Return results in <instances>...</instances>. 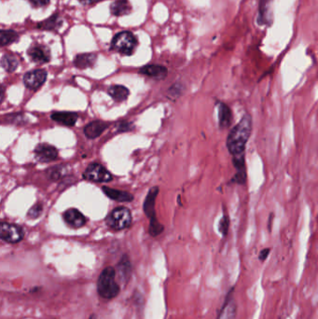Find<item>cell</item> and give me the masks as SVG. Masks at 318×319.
<instances>
[{
  "instance_id": "6da1fadb",
  "label": "cell",
  "mask_w": 318,
  "mask_h": 319,
  "mask_svg": "<svg viewBox=\"0 0 318 319\" xmlns=\"http://www.w3.org/2000/svg\"><path fill=\"white\" fill-rule=\"evenodd\" d=\"M252 123V117L246 113L229 132L226 145L232 159L246 158V149L251 137Z\"/></svg>"
},
{
  "instance_id": "7a4b0ae2",
  "label": "cell",
  "mask_w": 318,
  "mask_h": 319,
  "mask_svg": "<svg viewBox=\"0 0 318 319\" xmlns=\"http://www.w3.org/2000/svg\"><path fill=\"white\" fill-rule=\"evenodd\" d=\"M121 287L116 281V270L113 267L104 268L99 275L97 291L104 299H114L120 293Z\"/></svg>"
},
{
  "instance_id": "3957f363",
  "label": "cell",
  "mask_w": 318,
  "mask_h": 319,
  "mask_svg": "<svg viewBox=\"0 0 318 319\" xmlns=\"http://www.w3.org/2000/svg\"><path fill=\"white\" fill-rule=\"evenodd\" d=\"M159 193V188L153 187L149 192L146 197V200L144 202V212L150 219V224L148 231L150 235L157 236L160 233H162L164 231V226L159 223V221L156 219L155 215V201L156 197Z\"/></svg>"
},
{
  "instance_id": "277c9868",
  "label": "cell",
  "mask_w": 318,
  "mask_h": 319,
  "mask_svg": "<svg viewBox=\"0 0 318 319\" xmlns=\"http://www.w3.org/2000/svg\"><path fill=\"white\" fill-rule=\"evenodd\" d=\"M137 46V39L131 32L117 34L111 42V49L121 55H131Z\"/></svg>"
},
{
  "instance_id": "5b68a950",
  "label": "cell",
  "mask_w": 318,
  "mask_h": 319,
  "mask_svg": "<svg viewBox=\"0 0 318 319\" xmlns=\"http://www.w3.org/2000/svg\"><path fill=\"white\" fill-rule=\"evenodd\" d=\"M105 221L111 229L116 231H121L131 225L132 215L130 210L126 207H117L111 211Z\"/></svg>"
},
{
  "instance_id": "8992f818",
  "label": "cell",
  "mask_w": 318,
  "mask_h": 319,
  "mask_svg": "<svg viewBox=\"0 0 318 319\" xmlns=\"http://www.w3.org/2000/svg\"><path fill=\"white\" fill-rule=\"evenodd\" d=\"M83 177L87 180L93 182H110L112 180V176L109 171L104 168L103 165L93 163L88 165L86 170L83 174Z\"/></svg>"
},
{
  "instance_id": "52a82bcc",
  "label": "cell",
  "mask_w": 318,
  "mask_h": 319,
  "mask_svg": "<svg viewBox=\"0 0 318 319\" xmlns=\"http://www.w3.org/2000/svg\"><path fill=\"white\" fill-rule=\"evenodd\" d=\"M24 236L23 230L20 226L2 222L0 225V237L3 241L10 244H16L22 241Z\"/></svg>"
},
{
  "instance_id": "ba28073f",
  "label": "cell",
  "mask_w": 318,
  "mask_h": 319,
  "mask_svg": "<svg viewBox=\"0 0 318 319\" xmlns=\"http://www.w3.org/2000/svg\"><path fill=\"white\" fill-rule=\"evenodd\" d=\"M47 79V71L44 69H35L29 71L23 77V83L25 87L36 91L40 88Z\"/></svg>"
},
{
  "instance_id": "9c48e42d",
  "label": "cell",
  "mask_w": 318,
  "mask_h": 319,
  "mask_svg": "<svg viewBox=\"0 0 318 319\" xmlns=\"http://www.w3.org/2000/svg\"><path fill=\"white\" fill-rule=\"evenodd\" d=\"M237 314V304L234 298V290L231 288L227 294L225 301L220 309L218 319H235Z\"/></svg>"
},
{
  "instance_id": "30bf717a",
  "label": "cell",
  "mask_w": 318,
  "mask_h": 319,
  "mask_svg": "<svg viewBox=\"0 0 318 319\" xmlns=\"http://www.w3.org/2000/svg\"><path fill=\"white\" fill-rule=\"evenodd\" d=\"M35 158L40 163H49L58 157V151L54 146L48 144H39L35 149Z\"/></svg>"
},
{
  "instance_id": "8fae6325",
  "label": "cell",
  "mask_w": 318,
  "mask_h": 319,
  "mask_svg": "<svg viewBox=\"0 0 318 319\" xmlns=\"http://www.w3.org/2000/svg\"><path fill=\"white\" fill-rule=\"evenodd\" d=\"M271 4H272V0H258L257 22L259 25L270 26L272 24Z\"/></svg>"
},
{
  "instance_id": "7c38bea8",
  "label": "cell",
  "mask_w": 318,
  "mask_h": 319,
  "mask_svg": "<svg viewBox=\"0 0 318 319\" xmlns=\"http://www.w3.org/2000/svg\"><path fill=\"white\" fill-rule=\"evenodd\" d=\"M28 55L31 60L37 64L48 63L50 59L49 49L42 45H35L31 47L28 50Z\"/></svg>"
},
{
  "instance_id": "4fadbf2b",
  "label": "cell",
  "mask_w": 318,
  "mask_h": 319,
  "mask_svg": "<svg viewBox=\"0 0 318 319\" xmlns=\"http://www.w3.org/2000/svg\"><path fill=\"white\" fill-rule=\"evenodd\" d=\"M64 220L67 225L76 229L83 227L86 223L85 216L75 208L66 210L64 214Z\"/></svg>"
},
{
  "instance_id": "5bb4252c",
  "label": "cell",
  "mask_w": 318,
  "mask_h": 319,
  "mask_svg": "<svg viewBox=\"0 0 318 319\" xmlns=\"http://www.w3.org/2000/svg\"><path fill=\"white\" fill-rule=\"evenodd\" d=\"M233 121V114L232 110L229 105L220 102L219 104V124L220 129L224 130L231 125Z\"/></svg>"
},
{
  "instance_id": "9a60e30c",
  "label": "cell",
  "mask_w": 318,
  "mask_h": 319,
  "mask_svg": "<svg viewBox=\"0 0 318 319\" xmlns=\"http://www.w3.org/2000/svg\"><path fill=\"white\" fill-rule=\"evenodd\" d=\"M78 115L75 112L69 111H56L51 114L54 121L66 126H74L77 121Z\"/></svg>"
},
{
  "instance_id": "2e32d148",
  "label": "cell",
  "mask_w": 318,
  "mask_h": 319,
  "mask_svg": "<svg viewBox=\"0 0 318 319\" xmlns=\"http://www.w3.org/2000/svg\"><path fill=\"white\" fill-rule=\"evenodd\" d=\"M140 73L148 77H153L157 79H164L168 74L167 68L160 65H148L140 69Z\"/></svg>"
},
{
  "instance_id": "e0dca14e",
  "label": "cell",
  "mask_w": 318,
  "mask_h": 319,
  "mask_svg": "<svg viewBox=\"0 0 318 319\" xmlns=\"http://www.w3.org/2000/svg\"><path fill=\"white\" fill-rule=\"evenodd\" d=\"M109 123L102 121H94L89 123L87 126L84 128L85 136L91 139L100 137L104 130L109 127Z\"/></svg>"
},
{
  "instance_id": "ac0fdd59",
  "label": "cell",
  "mask_w": 318,
  "mask_h": 319,
  "mask_svg": "<svg viewBox=\"0 0 318 319\" xmlns=\"http://www.w3.org/2000/svg\"><path fill=\"white\" fill-rule=\"evenodd\" d=\"M103 192L107 196H109L110 199L117 201V202H131L134 200V196L131 193L123 192V191H118L114 189H110V188L103 187L102 188Z\"/></svg>"
},
{
  "instance_id": "d6986e66",
  "label": "cell",
  "mask_w": 318,
  "mask_h": 319,
  "mask_svg": "<svg viewBox=\"0 0 318 319\" xmlns=\"http://www.w3.org/2000/svg\"><path fill=\"white\" fill-rule=\"evenodd\" d=\"M132 7L128 0H115L110 6V11L115 16H123L129 14Z\"/></svg>"
},
{
  "instance_id": "ffe728a7",
  "label": "cell",
  "mask_w": 318,
  "mask_h": 319,
  "mask_svg": "<svg viewBox=\"0 0 318 319\" xmlns=\"http://www.w3.org/2000/svg\"><path fill=\"white\" fill-rule=\"evenodd\" d=\"M97 56L95 54H83L77 55L74 60V65L80 69H86L95 64Z\"/></svg>"
},
{
  "instance_id": "44dd1931",
  "label": "cell",
  "mask_w": 318,
  "mask_h": 319,
  "mask_svg": "<svg viewBox=\"0 0 318 319\" xmlns=\"http://www.w3.org/2000/svg\"><path fill=\"white\" fill-rule=\"evenodd\" d=\"M109 94L117 102H122L128 98L130 92L122 85H113L109 89Z\"/></svg>"
},
{
  "instance_id": "7402d4cb",
  "label": "cell",
  "mask_w": 318,
  "mask_h": 319,
  "mask_svg": "<svg viewBox=\"0 0 318 319\" xmlns=\"http://www.w3.org/2000/svg\"><path fill=\"white\" fill-rule=\"evenodd\" d=\"M1 66L6 71L11 73L16 70L17 67L19 66V61L15 55L7 54L1 59Z\"/></svg>"
},
{
  "instance_id": "603a6c76",
  "label": "cell",
  "mask_w": 318,
  "mask_h": 319,
  "mask_svg": "<svg viewBox=\"0 0 318 319\" xmlns=\"http://www.w3.org/2000/svg\"><path fill=\"white\" fill-rule=\"evenodd\" d=\"M61 24H62V21H61L60 17L55 14L54 16L49 17V19L40 22L39 28L43 30H56L57 28H60Z\"/></svg>"
},
{
  "instance_id": "cb8c5ba5",
  "label": "cell",
  "mask_w": 318,
  "mask_h": 319,
  "mask_svg": "<svg viewBox=\"0 0 318 319\" xmlns=\"http://www.w3.org/2000/svg\"><path fill=\"white\" fill-rule=\"evenodd\" d=\"M19 39V36L14 30H1L0 32V43L2 46L11 44Z\"/></svg>"
},
{
  "instance_id": "d4e9b609",
  "label": "cell",
  "mask_w": 318,
  "mask_h": 319,
  "mask_svg": "<svg viewBox=\"0 0 318 319\" xmlns=\"http://www.w3.org/2000/svg\"><path fill=\"white\" fill-rule=\"evenodd\" d=\"M65 171H66V168L63 166H55L48 170L47 176H49L50 180H58L65 175Z\"/></svg>"
},
{
  "instance_id": "484cf974",
  "label": "cell",
  "mask_w": 318,
  "mask_h": 319,
  "mask_svg": "<svg viewBox=\"0 0 318 319\" xmlns=\"http://www.w3.org/2000/svg\"><path fill=\"white\" fill-rule=\"evenodd\" d=\"M43 211V205L40 203H37L34 204L33 206L28 211V217L31 220H35L37 218H39L40 215L42 214Z\"/></svg>"
},
{
  "instance_id": "4316f807",
  "label": "cell",
  "mask_w": 318,
  "mask_h": 319,
  "mask_svg": "<svg viewBox=\"0 0 318 319\" xmlns=\"http://www.w3.org/2000/svg\"><path fill=\"white\" fill-rule=\"evenodd\" d=\"M230 229V219L228 215L224 214L220 221V231L223 236H227Z\"/></svg>"
},
{
  "instance_id": "83f0119b",
  "label": "cell",
  "mask_w": 318,
  "mask_h": 319,
  "mask_svg": "<svg viewBox=\"0 0 318 319\" xmlns=\"http://www.w3.org/2000/svg\"><path fill=\"white\" fill-rule=\"evenodd\" d=\"M130 270H131L130 261H129L128 258H126V256H124L121 259V262L119 263V271L121 272V275H123V276L126 277L127 275H129Z\"/></svg>"
},
{
  "instance_id": "f1b7e54d",
  "label": "cell",
  "mask_w": 318,
  "mask_h": 319,
  "mask_svg": "<svg viewBox=\"0 0 318 319\" xmlns=\"http://www.w3.org/2000/svg\"><path fill=\"white\" fill-rule=\"evenodd\" d=\"M34 7H46L49 3V0H29Z\"/></svg>"
},
{
  "instance_id": "f546056e",
  "label": "cell",
  "mask_w": 318,
  "mask_h": 319,
  "mask_svg": "<svg viewBox=\"0 0 318 319\" xmlns=\"http://www.w3.org/2000/svg\"><path fill=\"white\" fill-rule=\"evenodd\" d=\"M270 252H271V248H268L262 249V250L259 252V255H258V259H259V260H261V261L266 260L267 258H268V256H269Z\"/></svg>"
},
{
  "instance_id": "4dcf8cb0",
  "label": "cell",
  "mask_w": 318,
  "mask_h": 319,
  "mask_svg": "<svg viewBox=\"0 0 318 319\" xmlns=\"http://www.w3.org/2000/svg\"><path fill=\"white\" fill-rule=\"evenodd\" d=\"M83 4H85V5H91V4H93V3H95V2H97L99 0H80Z\"/></svg>"
},
{
  "instance_id": "1f68e13d",
  "label": "cell",
  "mask_w": 318,
  "mask_h": 319,
  "mask_svg": "<svg viewBox=\"0 0 318 319\" xmlns=\"http://www.w3.org/2000/svg\"><path fill=\"white\" fill-rule=\"evenodd\" d=\"M89 319H95V316H94V315H92V316H91V317Z\"/></svg>"
}]
</instances>
